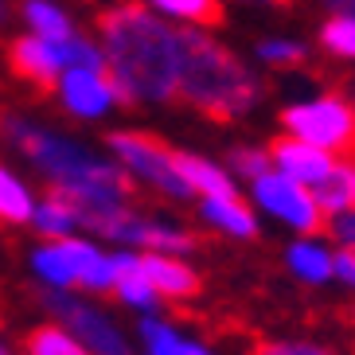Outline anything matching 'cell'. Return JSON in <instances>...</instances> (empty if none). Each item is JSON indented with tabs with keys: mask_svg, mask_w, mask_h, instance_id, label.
Returning a JSON list of instances; mask_svg holds the SVG:
<instances>
[{
	"mask_svg": "<svg viewBox=\"0 0 355 355\" xmlns=\"http://www.w3.org/2000/svg\"><path fill=\"white\" fill-rule=\"evenodd\" d=\"M0 133L8 137V145L28 157L35 164L47 184L55 191H63L67 199L78 211V223L86 230L102 234L110 230V223L121 215L133 196V180L121 164H117L110 153H98V148L74 141V137H63L59 129L40 125L32 117L20 114H4L0 117Z\"/></svg>",
	"mask_w": 355,
	"mask_h": 355,
	"instance_id": "6da1fadb",
	"label": "cell"
},
{
	"mask_svg": "<svg viewBox=\"0 0 355 355\" xmlns=\"http://www.w3.org/2000/svg\"><path fill=\"white\" fill-rule=\"evenodd\" d=\"M98 47L121 105H164L180 98L184 28L148 8L121 0L98 16Z\"/></svg>",
	"mask_w": 355,
	"mask_h": 355,
	"instance_id": "7a4b0ae2",
	"label": "cell"
},
{
	"mask_svg": "<svg viewBox=\"0 0 355 355\" xmlns=\"http://www.w3.org/2000/svg\"><path fill=\"white\" fill-rule=\"evenodd\" d=\"M180 102H188L191 110L215 117V121H239L258 110L261 78L207 28H184Z\"/></svg>",
	"mask_w": 355,
	"mask_h": 355,
	"instance_id": "3957f363",
	"label": "cell"
},
{
	"mask_svg": "<svg viewBox=\"0 0 355 355\" xmlns=\"http://www.w3.org/2000/svg\"><path fill=\"white\" fill-rule=\"evenodd\" d=\"M105 153L129 172L133 184H145L164 199H191V188L180 172V148H168L145 129H114L105 137Z\"/></svg>",
	"mask_w": 355,
	"mask_h": 355,
	"instance_id": "277c9868",
	"label": "cell"
},
{
	"mask_svg": "<svg viewBox=\"0 0 355 355\" xmlns=\"http://www.w3.org/2000/svg\"><path fill=\"white\" fill-rule=\"evenodd\" d=\"M282 129L297 141L336 153V157H352L355 153V105L344 94H309L297 98L282 110Z\"/></svg>",
	"mask_w": 355,
	"mask_h": 355,
	"instance_id": "5b68a950",
	"label": "cell"
},
{
	"mask_svg": "<svg viewBox=\"0 0 355 355\" xmlns=\"http://www.w3.org/2000/svg\"><path fill=\"white\" fill-rule=\"evenodd\" d=\"M8 63L32 86H55L59 74L71 67H105L98 40H86L83 32L67 35V40H40V35H20L8 47Z\"/></svg>",
	"mask_w": 355,
	"mask_h": 355,
	"instance_id": "8992f818",
	"label": "cell"
},
{
	"mask_svg": "<svg viewBox=\"0 0 355 355\" xmlns=\"http://www.w3.org/2000/svg\"><path fill=\"white\" fill-rule=\"evenodd\" d=\"M246 188H250L254 207H258L261 215H270L273 223L289 227L293 234H320V227L328 223V215H324V207L316 203L313 191L301 188L297 180L282 176L277 168L261 172V176L250 180Z\"/></svg>",
	"mask_w": 355,
	"mask_h": 355,
	"instance_id": "52a82bcc",
	"label": "cell"
},
{
	"mask_svg": "<svg viewBox=\"0 0 355 355\" xmlns=\"http://www.w3.org/2000/svg\"><path fill=\"white\" fill-rule=\"evenodd\" d=\"M105 239L117 242V246H129V250H141V254H184L196 250V234L188 227H180L172 219H160V215H145L137 207H125L110 223Z\"/></svg>",
	"mask_w": 355,
	"mask_h": 355,
	"instance_id": "ba28073f",
	"label": "cell"
},
{
	"mask_svg": "<svg viewBox=\"0 0 355 355\" xmlns=\"http://www.w3.org/2000/svg\"><path fill=\"white\" fill-rule=\"evenodd\" d=\"M47 304H51V313L83 340V347L90 355H137L133 344H129V336L121 332L102 309L71 297V289H51L47 293Z\"/></svg>",
	"mask_w": 355,
	"mask_h": 355,
	"instance_id": "9c48e42d",
	"label": "cell"
},
{
	"mask_svg": "<svg viewBox=\"0 0 355 355\" xmlns=\"http://www.w3.org/2000/svg\"><path fill=\"white\" fill-rule=\"evenodd\" d=\"M51 90L59 98V105L78 121H102L121 105V94H117L105 67H71V71L59 74V83Z\"/></svg>",
	"mask_w": 355,
	"mask_h": 355,
	"instance_id": "30bf717a",
	"label": "cell"
},
{
	"mask_svg": "<svg viewBox=\"0 0 355 355\" xmlns=\"http://www.w3.org/2000/svg\"><path fill=\"white\" fill-rule=\"evenodd\" d=\"M270 160H273V168H277L282 176H289V180H297L301 188L316 191L320 184H328V176L340 168V160H344V157L324 153V148L309 145V141H297V137L282 133L270 145Z\"/></svg>",
	"mask_w": 355,
	"mask_h": 355,
	"instance_id": "8fae6325",
	"label": "cell"
},
{
	"mask_svg": "<svg viewBox=\"0 0 355 355\" xmlns=\"http://www.w3.org/2000/svg\"><path fill=\"white\" fill-rule=\"evenodd\" d=\"M332 261H336V246L324 242L320 234H297L285 246V270L301 285H313V289L332 282Z\"/></svg>",
	"mask_w": 355,
	"mask_h": 355,
	"instance_id": "7c38bea8",
	"label": "cell"
},
{
	"mask_svg": "<svg viewBox=\"0 0 355 355\" xmlns=\"http://www.w3.org/2000/svg\"><path fill=\"white\" fill-rule=\"evenodd\" d=\"M199 219L207 223L215 234H227V239H254L258 234V215L242 196H207L199 199Z\"/></svg>",
	"mask_w": 355,
	"mask_h": 355,
	"instance_id": "4fadbf2b",
	"label": "cell"
},
{
	"mask_svg": "<svg viewBox=\"0 0 355 355\" xmlns=\"http://www.w3.org/2000/svg\"><path fill=\"white\" fill-rule=\"evenodd\" d=\"M141 270L168 301H188L199 293V273L176 254H141Z\"/></svg>",
	"mask_w": 355,
	"mask_h": 355,
	"instance_id": "5bb4252c",
	"label": "cell"
},
{
	"mask_svg": "<svg viewBox=\"0 0 355 355\" xmlns=\"http://www.w3.org/2000/svg\"><path fill=\"white\" fill-rule=\"evenodd\" d=\"M117 258V301L129 304V309H137V313H157V304L164 301L157 289H153V282L145 277V270H141V250H129V246H117L114 250Z\"/></svg>",
	"mask_w": 355,
	"mask_h": 355,
	"instance_id": "9a60e30c",
	"label": "cell"
},
{
	"mask_svg": "<svg viewBox=\"0 0 355 355\" xmlns=\"http://www.w3.org/2000/svg\"><path fill=\"white\" fill-rule=\"evenodd\" d=\"M180 172L188 180V188L196 199L207 196H242L239 180L230 176V168L219 164V160L203 157V153H180Z\"/></svg>",
	"mask_w": 355,
	"mask_h": 355,
	"instance_id": "2e32d148",
	"label": "cell"
},
{
	"mask_svg": "<svg viewBox=\"0 0 355 355\" xmlns=\"http://www.w3.org/2000/svg\"><path fill=\"white\" fill-rule=\"evenodd\" d=\"M32 227L40 230L43 239H71V234L83 227V223H78V211H74L71 199H67L63 191H55V188H51L43 199H35Z\"/></svg>",
	"mask_w": 355,
	"mask_h": 355,
	"instance_id": "e0dca14e",
	"label": "cell"
},
{
	"mask_svg": "<svg viewBox=\"0 0 355 355\" xmlns=\"http://www.w3.org/2000/svg\"><path fill=\"white\" fill-rule=\"evenodd\" d=\"M148 8L180 24V28H219L223 24V0H145Z\"/></svg>",
	"mask_w": 355,
	"mask_h": 355,
	"instance_id": "ac0fdd59",
	"label": "cell"
},
{
	"mask_svg": "<svg viewBox=\"0 0 355 355\" xmlns=\"http://www.w3.org/2000/svg\"><path fill=\"white\" fill-rule=\"evenodd\" d=\"M20 16H24V24H28V32L40 35V40H67V35L78 32L74 20H71V12H67L59 0H24Z\"/></svg>",
	"mask_w": 355,
	"mask_h": 355,
	"instance_id": "d6986e66",
	"label": "cell"
},
{
	"mask_svg": "<svg viewBox=\"0 0 355 355\" xmlns=\"http://www.w3.org/2000/svg\"><path fill=\"white\" fill-rule=\"evenodd\" d=\"M32 215H35L32 188H28V184H24V180L0 160V223L24 227V223H32Z\"/></svg>",
	"mask_w": 355,
	"mask_h": 355,
	"instance_id": "ffe728a7",
	"label": "cell"
},
{
	"mask_svg": "<svg viewBox=\"0 0 355 355\" xmlns=\"http://www.w3.org/2000/svg\"><path fill=\"white\" fill-rule=\"evenodd\" d=\"M137 340H141V355H180L184 352V336H180V328L172 320H164V316L157 313H145L141 316V324H137Z\"/></svg>",
	"mask_w": 355,
	"mask_h": 355,
	"instance_id": "44dd1931",
	"label": "cell"
},
{
	"mask_svg": "<svg viewBox=\"0 0 355 355\" xmlns=\"http://www.w3.org/2000/svg\"><path fill=\"white\" fill-rule=\"evenodd\" d=\"M24 355H90L67 324H43L24 340Z\"/></svg>",
	"mask_w": 355,
	"mask_h": 355,
	"instance_id": "7402d4cb",
	"label": "cell"
},
{
	"mask_svg": "<svg viewBox=\"0 0 355 355\" xmlns=\"http://www.w3.org/2000/svg\"><path fill=\"white\" fill-rule=\"evenodd\" d=\"M32 270L40 273V277L51 285V289H74L71 261H67L59 239H43L40 246H35V250H32Z\"/></svg>",
	"mask_w": 355,
	"mask_h": 355,
	"instance_id": "603a6c76",
	"label": "cell"
},
{
	"mask_svg": "<svg viewBox=\"0 0 355 355\" xmlns=\"http://www.w3.org/2000/svg\"><path fill=\"white\" fill-rule=\"evenodd\" d=\"M313 196H316V203L324 207V215H336V211L352 207L355 203V160L352 157L340 160V168L328 176V184H320Z\"/></svg>",
	"mask_w": 355,
	"mask_h": 355,
	"instance_id": "cb8c5ba5",
	"label": "cell"
},
{
	"mask_svg": "<svg viewBox=\"0 0 355 355\" xmlns=\"http://www.w3.org/2000/svg\"><path fill=\"white\" fill-rule=\"evenodd\" d=\"M258 63L270 67V71H293V67H301L309 59V47H304L297 35H266L258 43Z\"/></svg>",
	"mask_w": 355,
	"mask_h": 355,
	"instance_id": "d4e9b609",
	"label": "cell"
},
{
	"mask_svg": "<svg viewBox=\"0 0 355 355\" xmlns=\"http://www.w3.org/2000/svg\"><path fill=\"white\" fill-rule=\"evenodd\" d=\"M320 47L344 63H355V16L352 12H332L320 24Z\"/></svg>",
	"mask_w": 355,
	"mask_h": 355,
	"instance_id": "484cf974",
	"label": "cell"
},
{
	"mask_svg": "<svg viewBox=\"0 0 355 355\" xmlns=\"http://www.w3.org/2000/svg\"><path fill=\"white\" fill-rule=\"evenodd\" d=\"M223 164L230 168V176L239 180V184H250L261 172H270L273 160H270V148H261V145H234L223 157Z\"/></svg>",
	"mask_w": 355,
	"mask_h": 355,
	"instance_id": "4316f807",
	"label": "cell"
},
{
	"mask_svg": "<svg viewBox=\"0 0 355 355\" xmlns=\"http://www.w3.org/2000/svg\"><path fill=\"white\" fill-rule=\"evenodd\" d=\"M328 239H332L336 250H352L355 254V207H344L336 211V215H328Z\"/></svg>",
	"mask_w": 355,
	"mask_h": 355,
	"instance_id": "83f0119b",
	"label": "cell"
},
{
	"mask_svg": "<svg viewBox=\"0 0 355 355\" xmlns=\"http://www.w3.org/2000/svg\"><path fill=\"white\" fill-rule=\"evenodd\" d=\"M254 355H336V352L324 344H313V340H266Z\"/></svg>",
	"mask_w": 355,
	"mask_h": 355,
	"instance_id": "f1b7e54d",
	"label": "cell"
},
{
	"mask_svg": "<svg viewBox=\"0 0 355 355\" xmlns=\"http://www.w3.org/2000/svg\"><path fill=\"white\" fill-rule=\"evenodd\" d=\"M332 282L355 293V254H352V250H336V261H332Z\"/></svg>",
	"mask_w": 355,
	"mask_h": 355,
	"instance_id": "f546056e",
	"label": "cell"
},
{
	"mask_svg": "<svg viewBox=\"0 0 355 355\" xmlns=\"http://www.w3.org/2000/svg\"><path fill=\"white\" fill-rule=\"evenodd\" d=\"M180 355H215V352H211L207 344H199V340H188V344H184V352H180Z\"/></svg>",
	"mask_w": 355,
	"mask_h": 355,
	"instance_id": "4dcf8cb0",
	"label": "cell"
},
{
	"mask_svg": "<svg viewBox=\"0 0 355 355\" xmlns=\"http://www.w3.org/2000/svg\"><path fill=\"white\" fill-rule=\"evenodd\" d=\"M242 4H258V8H282L289 0H242Z\"/></svg>",
	"mask_w": 355,
	"mask_h": 355,
	"instance_id": "1f68e13d",
	"label": "cell"
},
{
	"mask_svg": "<svg viewBox=\"0 0 355 355\" xmlns=\"http://www.w3.org/2000/svg\"><path fill=\"white\" fill-rule=\"evenodd\" d=\"M347 12H352V16H355V0H347Z\"/></svg>",
	"mask_w": 355,
	"mask_h": 355,
	"instance_id": "d6a6232c",
	"label": "cell"
},
{
	"mask_svg": "<svg viewBox=\"0 0 355 355\" xmlns=\"http://www.w3.org/2000/svg\"><path fill=\"white\" fill-rule=\"evenodd\" d=\"M4 12H8V8H4V0H0V20H4Z\"/></svg>",
	"mask_w": 355,
	"mask_h": 355,
	"instance_id": "836d02e7",
	"label": "cell"
},
{
	"mask_svg": "<svg viewBox=\"0 0 355 355\" xmlns=\"http://www.w3.org/2000/svg\"><path fill=\"white\" fill-rule=\"evenodd\" d=\"M0 355H12V352H8V347H4V344H0Z\"/></svg>",
	"mask_w": 355,
	"mask_h": 355,
	"instance_id": "e575fe53",
	"label": "cell"
},
{
	"mask_svg": "<svg viewBox=\"0 0 355 355\" xmlns=\"http://www.w3.org/2000/svg\"><path fill=\"white\" fill-rule=\"evenodd\" d=\"M352 105H355V90H352Z\"/></svg>",
	"mask_w": 355,
	"mask_h": 355,
	"instance_id": "d590c367",
	"label": "cell"
},
{
	"mask_svg": "<svg viewBox=\"0 0 355 355\" xmlns=\"http://www.w3.org/2000/svg\"><path fill=\"white\" fill-rule=\"evenodd\" d=\"M352 207H355V203H352Z\"/></svg>",
	"mask_w": 355,
	"mask_h": 355,
	"instance_id": "8d00e7d4",
	"label": "cell"
}]
</instances>
